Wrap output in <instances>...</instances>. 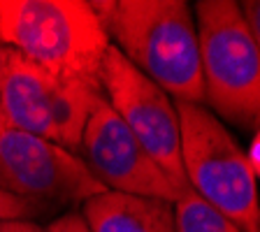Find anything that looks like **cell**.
<instances>
[{
	"label": "cell",
	"instance_id": "1",
	"mask_svg": "<svg viewBox=\"0 0 260 232\" xmlns=\"http://www.w3.org/2000/svg\"><path fill=\"white\" fill-rule=\"evenodd\" d=\"M112 47L177 103L202 105L200 44L193 12L184 0L93 3Z\"/></svg>",
	"mask_w": 260,
	"mask_h": 232
},
{
	"label": "cell",
	"instance_id": "2",
	"mask_svg": "<svg viewBox=\"0 0 260 232\" xmlns=\"http://www.w3.org/2000/svg\"><path fill=\"white\" fill-rule=\"evenodd\" d=\"M0 44L58 77L100 86L112 47L103 19L86 0H0Z\"/></svg>",
	"mask_w": 260,
	"mask_h": 232
},
{
	"label": "cell",
	"instance_id": "3",
	"mask_svg": "<svg viewBox=\"0 0 260 232\" xmlns=\"http://www.w3.org/2000/svg\"><path fill=\"white\" fill-rule=\"evenodd\" d=\"M205 103L228 123L260 130V51L235 0L195 3Z\"/></svg>",
	"mask_w": 260,
	"mask_h": 232
},
{
	"label": "cell",
	"instance_id": "4",
	"mask_svg": "<svg viewBox=\"0 0 260 232\" xmlns=\"http://www.w3.org/2000/svg\"><path fill=\"white\" fill-rule=\"evenodd\" d=\"M177 114L188 188L242 232L253 230L260 223V200L246 153L205 105L177 103Z\"/></svg>",
	"mask_w": 260,
	"mask_h": 232
},
{
	"label": "cell",
	"instance_id": "5",
	"mask_svg": "<svg viewBox=\"0 0 260 232\" xmlns=\"http://www.w3.org/2000/svg\"><path fill=\"white\" fill-rule=\"evenodd\" d=\"M100 86L58 77L7 49L0 77V123L77 153Z\"/></svg>",
	"mask_w": 260,
	"mask_h": 232
},
{
	"label": "cell",
	"instance_id": "6",
	"mask_svg": "<svg viewBox=\"0 0 260 232\" xmlns=\"http://www.w3.org/2000/svg\"><path fill=\"white\" fill-rule=\"evenodd\" d=\"M0 188L38 214L105 193L86 162L63 146L0 123Z\"/></svg>",
	"mask_w": 260,
	"mask_h": 232
},
{
	"label": "cell",
	"instance_id": "7",
	"mask_svg": "<svg viewBox=\"0 0 260 232\" xmlns=\"http://www.w3.org/2000/svg\"><path fill=\"white\" fill-rule=\"evenodd\" d=\"M100 91L125 128L181 190L188 181L181 162V125L177 103L109 47L100 68Z\"/></svg>",
	"mask_w": 260,
	"mask_h": 232
},
{
	"label": "cell",
	"instance_id": "8",
	"mask_svg": "<svg viewBox=\"0 0 260 232\" xmlns=\"http://www.w3.org/2000/svg\"><path fill=\"white\" fill-rule=\"evenodd\" d=\"M79 153L93 177L114 193L158 197L168 202H177L181 193H186L144 151V146L109 107L105 95L98 97L86 121Z\"/></svg>",
	"mask_w": 260,
	"mask_h": 232
},
{
	"label": "cell",
	"instance_id": "9",
	"mask_svg": "<svg viewBox=\"0 0 260 232\" xmlns=\"http://www.w3.org/2000/svg\"><path fill=\"white\" fill-rule=\"evenodd\" d=\"M91 232H174V202L128 193L95 195L81 205Z\"/></svg>",
	"mask_w": 260,
	"mask_h": 232
},
{
	"label": "cell",
	"instance_id": "10",
	"mask_svg": "<svg viewBox=\"0 0 260 232\" xmlns=\"http://www.w3.org/2000/svg\"><path fill=\"white\" fill-rule=\"evenodd\" d=\"M174 232H242L230 218L207 205L202 197L186 190L174 202Z\"/></svg>",
	"mask_w": 260,
	"mask_h": 232
},
{
	"label": "cell",
	"instance_id": "11",
	"mask_svg": "<svg viewBox=\"0 0 260 232\" xmlns=\"http://www.w3.org/2000/svg\"><path fill=\"white\" fill-rule=\"evenodd\" d=\"M32 216H38V211L30 205L16 200L14 195L0 188V218H26V221H32Z\"/></svg>",
	"mask_w": 260,
	"mask_h": 232
},
{
	"label": "cell",
	"instance_id": "12",
	"mask_svg": "<svg viewBox=\"0 0 260 232\" xmlns=\"http://www.w3.org/2000/svg\"><path fill=\"white\" fill-rule=\"evenodd\" d=\"M44 232H91L86 218L81 216V211H68L63 216H58Z\"/></svg>",
	"mask_w": 260,
	"mask_h": 232
},
{
	"label": "cell",
	"instance_id": "13",
	"mask_svg": "<svg viewBox=\"0 0 260 232\" xmlns=\"http://www.w3.org/2000/svg\"><path fill=\"white\" fill-rule=\"evenodd\" d=\"M239 7H242V14L249 23L251 35H253L260 51V0H246V3H239Z\"/></svg>",
	"mask_w": 260,
	"mask_h": 232
},
{
	"label": "cell",
	"instance_id": "14",
	"mask_svg": "<svg viewBox=\"0 0 260 232\" xmlns=\"http://www.w3.org/2000/svg\"><path fill=\"white\" fill-rule=\"evenodd\" d=\"M0 232H44V227L26 218H0Z\"/></svg>",
	"mask_w": 260,
	"mask_h": 232
},
{
	"label": "cell",
	"instance_id": "15",
	"mask_svg": "<svg viewBox=\"0 0 260 232\" xmlns=\"http://www.w3.org/2000/svg\"><path fill=\"white\" fill-rule=\"evenodd\" d=\"M246 158H249V165H251V170H253L255 179H258L260 177V130H255V137H253V142H251V146H249Z\"/></svg>",
	"mask_w": 260,
	"mask_h": 232
},
{
	"label": "cell",
	"instance_id": "16",
	"mask_svg": "<svg viewBox=\"0 0 260 232\" xmlns=\"http://www.w3.org/2000/svg\"><path fill=\"white\" fill-rule=\"evenodd\" d=\"M5 60H7V47L0 44V77H3V70H5Z\"/></svg>",
	"mask_w": 260,
	"mask_h": 232
},
{
	"label": "cell",
	"instance_id": "17",
	"mask_svg": "<svg viewBox=\"0 0 260 232\" xmlns=\"http://www.w3.org/2000/svg\"><path fill=\"white\" fill-rule=\"evenodd\" d=\"M249 232H260V223H258V225L253 227V230H249Z\"/></svg>",
	"mask_w": 260,
	"mask_h": 232
}]
</instances>
